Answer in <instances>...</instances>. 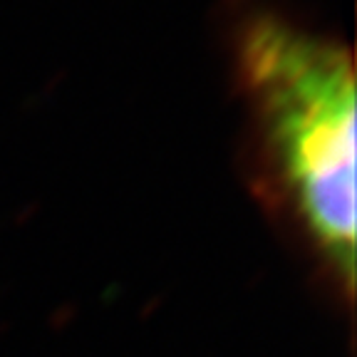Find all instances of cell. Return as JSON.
Returning <instances> with one entry per match:
<instances>
[{
  "mask_svg": "<svg viewBox=\"0 0 357 357\" xmlns=\"http://www.w3.org/2000/svg\"><path fill=\"white\" fill-rule=\"evenodd\" d=\"M243 109L241 169L261 211L310 266L320 296L355 318V57L340 38L268 6L229 33Z\"/></svg>",
  "mask_w": 357,
  "mask_h": 357,
  "instance_id": "cell-1",
  "label": "cell"
}]
</instances>
